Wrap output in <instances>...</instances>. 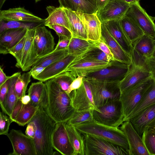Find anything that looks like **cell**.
Returning <instances> with one entry per match:
<instances>
[{"mask_svg": "<svg viewBox=\"0 0 155 155\" xmlns=\"http://www.w3.org/2000/svg\"><path fill=\"white\" fill-rule=\"evenodd\" d=\"M120 22L122 29L132 44L144 34L134 21L125 15L120 20Z\"/></svg>", "mask_w": 155, "mask_h": 155, "instance_id": "1f68e13d", "label": "cell"}, {"mask_svg": "<svg viewBox=\"0 0 155 155\" xmlns=\"http://www.w3.org/2000/svg\"><path fill=\"white\" fill-rule=\"evenodd\" d=\"M55 44L54 36L44 25L36 28L30 51L22 70L25 71L31 69L38 59L53 51Z\"/></svg>", "mask_w": 155, "mask_h": 155, "instance_id": "3957f363", "label": "cell"}, {"mask_svg": "<svg viewBox=\"0 0 155 155\" xmlns=\"http://www.w3.org/2000/svg\"><path fill=\"white\" fill-rule=\"evenodd\" d=\"M112 63V61H95L75 58L67 68L65 71L68 72L75 79L78 76H82L85 77L89 74L110 66Z\"/></svg>", "mask_w": 155, "mask_h": 155, "instance_id": "4fadbf2b", "label": "cell"}, {"mask_svg": "<svg viewBox=\"0 0 155 155\" xmlns=\"http://www.w3.org/2000/svg\"><path fill=\"white\" fill-rule=\"evenodd\" d=\"M12 75L1 86H0V104H2L4 102L8 91Z\"/></svg>", "mask_w": 155, "mask_h": 155, "instance_id": "c3c4849f", "label": "cell"}, {"mask_svg": "<svg viewBox=\"0 0 155 155\" xmlns=\"http://www.w3.org/2000/svg\"><path fill=\"white\" fill-rule=\"evenodd\" d=\"M65 122L57 123L52 136L54 148L63 155H73L74 150L70 143Z\"/></svg>", "mask_w": 155, "mask_h": 155, "instance_id": "2e32d148", "label": "cell"}, {"mask_svg": "<svg viewBox=\"0 0 155 155\" xmlns=\"http://www.w3.org/2000/svg\"><path fill=\"white\" fill-rule=\"evenodd\" d=\"M75 12L84 26L87 34V40L95 41L99 40L101 37L102 23L96 13L91 14Z\"/></svg>", "mask_w": 155, "mask_h": 155, "instance_id": "ffe728a7", "label": "cell"}, {"mask_svg": "<svg viewBox=\"0 0 155 155\" xmlns=\"http://www.w3.org/2000/svg\"><path fill=\"white\" fill-rule=\"evenodd\" d=\"M113 38L130 56L133 51L132 44L120 25V20H112L102 23Z\"/></svg>", "mask_w": 155, "mask_h": 155, "instance_id": "d6986e66", "label": "cell"}, {"mask_svg": "<svg viewBox=\"0 0 155 155\" xmlns=\"http://www.w3.org/2000/svg\"><path fill=\"white\" fill-rule=\"evenodd\" d=\"M75 127L83 135L89 134L105 139L122 147L129 152L127 137L119 127L110 126L94 120L84 123Z\"/></svg>", "mask_w": 155, "mask_h": 155, "instance_id": "277c9868", "label": "cell"}, {"mask_svg": "<svg viewBox=\"0 0 155 155\" xmlns=\"http://www.w3.org/2000/svg\"><path fill=\"white\" fill-rule=\"evenodd\" d=\"M94 120L93 110L90 109L75 111L72 117L67 124L74 126L86 122Z\"/></svg>", "mask_w": 155, "mask_h": 155, "instance_id": "ab89813d", "label": "cell"}, {"mask_svg": "<svg viewBox=\"0 0 155 155\" xmlns=\"http://www.w3.org/2000/svg\"><path fill=\"white\" fill-rule=\"evenodd\" d=\"M98 109L93 110L94 120L110 126L118 127L124 122L122 104L120 99L108 102Z\"/></svg>", "mask_w": 155, "mask_h": 155, "instance_id": "9c48e42d", "label": "cell"}, {"mask_svg": "<svg viewBox=\"0 0 155 155\" xmlns=\"http://www.w3.org/2000/svg\"><path fill=\"white\" fill-rule=\"evenodd\" d=\"M45 68L42 67H38L31 69V74L32 77L34 78L40 74Z\"/></svg>", "mask_w": 155, "mask_h": 155, "instance_id": "11a10c76", "label": "cell"}, {"mask_svg": "<svg viewBox=\"0 0 155 155\" xmlns=\"http://www.w3.org/2000/svg\"><path fill=\"white\" fill-rule=\"evenodd\" d=\"M0 20L44 24V19L35 15L24 8L18 7L0 10Z\"/></svg>", "mask_w": 155, "mask_h": 155, "instance_id": "44dd1931", "label": "cell"}, {"mask_svg": "<svg viewBox=\"0 0 155 155\" xmlns=\"http://www.w3.org/2000/svg\"><path fill=\"white\" fill-rule=\"evenodd\" d=\"M125 15L134 21L144 34L155 39V17L149 15L139 2L130 4Z\"/></svg>", "mask_w": 155, "mask_h": 155, "instance_id": "30bf717a", "label": "cell"}, {"mask_svg": "<svg viewBox=\"0 0 155 155\" xmlns=\"http://www.w3.org/2000/svg\"><path fill=\"white\" fill-rule=\"evenodd\" d=\"M28 30L24 28L11 29L0 33V54H9V50L21 39Z\"/></svg>", "mask_w": 155, "mask_h": 155, "instance_id": "cb8c5ba5", "label": "cell"}, {"mask_svg": "<svg viewBox=\"0 0 155 155\" xmlns=\"http://www.w3.org/2000/svg\"><path fill=\"white\" fill-rule=\"evenodd\" d=\"M141 136L146 130L155 127V104L142 110L129 120Z\"/></svg>", "mask_w": 155, "mask_h": 155, "instance_id": "e0dca14e", "label": "cell"}, {"mask_svg": "<svg viewBox=\"0 0 155 155\" xmlns=\"http://www.w3.org/2000/svg\"><path fill=\"white\" fill-rule=\"evenodd\" d=\"M6 0H0V8H2Z\"/></svg>", "mask_w": 155, "mask_h": 155, "instance_id": "94428289", "label": "cell"}, {"mask_svg": "<svg viewBox=\"0 0 155 155\" xmlns=\"http://www.w3.org/2000/svg\"><path fill=\"white\" fill-rule=\"evenodd\" d=\"M76 57L68 54L67 56L46 67L38 75L34 78L43 82L52 79L64 72Z\"/></svg>", "mask_w": 155, "mask_h": 155, "instance_id": "603a6c76", "label": "cell"}, {"mask_svg": "<svg viewBox=\"0 0 155 155\" xmlns=\"http://www.w3.org/2000/svg\"><path fill=\"white\" fill-rule=\"evenodd\" d=\"M52 79L56 83L63 91L66 92L75 79L68 72L65 71Z\"/></svg>", "mask_w": 155, "mask_h": 155, "instance_id": "7bdbcfd3", "label": "cell"}, {"mask_svg": "<svg viewBox=\"0 0 155 155\" xmlns=\"http://www.w3.org/2000/svg\"><path fill=\"white\" fill-rule=\"evenodd\" d=\"M31 120L35 124L33 139L36 155H52L54 152L51 139L57 122L41 107L38 109Z\"/></svg>", "mask_w": 155, "mask_h": 155, "instance_id": "7a4b0ae2", "label": "cell"}, {"mask_svg": "<svg viewBox=\"0 0 155 155\" xmlns=\"http://www.w3.org/2000/svg\"><path fill=\"white\" fill-rule=\"evenodd\" d=\"M54 30L59 37L62 39H71L72 36L71 31L61 25H51L48 26Z\"/></svg>", "mask_w": 155, "mask_h": 155, "instance_id": "ee69618b", "label": "cell"}, {"mask_svg": "<svg viewBox=\"0 0 155 155\" xmlns=\"http://www.w3.org/2000/svg\"><path fill=\"white\" fill-rule=\"evenodd\" d=\"M152 82L151 77L147 78L121 93L124 121L137 107Z\"/></svg>", "mask_w": 155, "mask_h": 155, "instance_id": "52a82bcc", "label": "cell"}, {"mask_svg": "<svg viewBox=\"0 0 155 155\" xmlns=\"http://www.w3.org/2000/svg\"><path fill=\"white\" fill-rule=\"evenodd\" d=\"M23 105L21 99H18L13 110L9 116L12 122H14L20 112Z\"/></svg>", "mask_w": 155, "mask_h": 155, "instance_id": "f907efd6", "label": "cell"}, {"mask_svg": "<svg viewBox=\"0 0 155 155\" xmlns=\"http://www.w3.org/2000/svg\"><path fill=\"white\" fill-rule=\"evenodd\" d=\"M84 135L85 155H129L126 149L111 141L89 134Z\"/></svg>", "mask_w": 155, "mask_h": 155, "instance_id": "ba28073f", "label": "cell"}, {"mask_svg": "<svg viewBox=\"0 0 155 155\" xmlns=\"http://www.w3.org/2000/svg\"><path fill=\"white\" fill-rule=\"evenodd\" d=\"M60 6L75 12L86 14L96 13L95 0H58Z\"/></svg>", "mask_w": 155, "mask_h": 155, "instance_id": "484cf974", "label": "cell"}, {"mask_svg": "<svg viewBox=\"0 0 155 155\" xmlns=\"http://www.w3.org/2000/svg\"><path fill=\"white\" fill-rule=\"evenodd\" d=\"M31 71L23 73L18 77L15 85V91L18 99L25 95L28 86L31 81Z\"/></svg>", "mask_w": 155, "mask_h": 155, "instance_id": "60d3db41", "label": "cell"}, {"mask_svg": "<svg viewBox=\"0 0 155 155\" xmlns=\"http://www.w3.org/2000/svg\"><path fill=\"white\" fill-rule=\"evenodd\" d=\"M21 100L23 104L26 105L29 104L31 101V98L28 94L25 95L21 98Z\"/></svg>", "mask_w": 155, "mask_h": 155, "instance_id": "680465c9", "label": "cell"}, {"mask_svg": "<svg viewBox=\"0 0 155 155\" xmlns=\"http://www.w3.org/2000/svg\"><path fill=\"white\" fill-rule=\"evenodd\" d=\"M42 25H45L44 23L0 20V33L9 29L24 28L31 29Z\"/></svg>", "mask_w": 155, "mask_h": 155, "instance_id": "74e56055", "label": "cell"}, {"mask_svg": "<svg viewBox=\"0 0 155 155\" xmlns=\"http://www.w3.org/2000/svg\"><path fill=\"white\" fill-rule=\"evenodd\" d=\"M39 107L33 105L30 102L27 104H23L14 122L22 126L28 124L35 116Z\"/></svg>", "mask_w": 155, "mask_h": 155, "instance_id": "d590c367", "label": "cell"}, {"mask_svg": "<svg viewBox=\"0 0 155 155\" xmlns=\"http://www.w3.org/2000/svg\"><path fill=\"white\" fill-rule=\"evenodd\" d=\"M154 129H155V127H154Z\"/></svg>", "mask_w": 155, "mask_h": 155, "instance_id": "e7e4bbea", "label": "cell"}, {"mask_svg": "<svg viewBox=\"0 0 155 155\" xmlns=\"http://www.w3.org/2000/svg\"><path fill=\"white\" fill-rule=\"evenodd\" d=\"M92 91L94 102L97 108L110 101L120 99V81L99 80L84 77Z\"/></svg>", "mask_w": 155, "mask_h": 155, "instance_id": "5b68a950", "label": "cell"}, {"mask_svg": "<svg viewBox=\"0 0 155 155\" xmlns=\"http://www.w3.org/2000/svg\"><path fill=\"white\" fill-rule=\"evenodd\" d=\"M21 74L20 72H17L12 75L5 100L3 104L0 105L2 111L9 116L11 114L18 99L15 91V85L18 77Z\"/></svg>", "mask_w": 155, "mask_h": 155, "instance_id": "4dcf8cb0", "label": "cell"}, {"mask_svg": "<svg viewBox=\"0 0 155 155\" xmlns=\"http://www.w3.org/2000/svg\"><path fill=\"white\" fill-rule=\"evenodd\" d=\"M13 147L9 155H36L33 139L24 134L21 130L12 129L6 135Z\"/></svg>", "mask_w": 155, "mask_h": 155, "instance_id": "7c38bea8", "label": "cell"}, {"mask_svg": "<svg viewBox=\"0 0 155 155\" xmlns=\"http://www.w3.org/2000/svg\"><path fill=\"white\" fill-rule=\"evenodd\" d=\"M48 14V17L44 19V25L48 26L51 25H58L63 26L70 31V28L66 14L63 8L48 6L46 8Z\"/></svg>", "mask_w": 155, "mask_h": 155, "instance_id": "4316f807", "label": "cell"}, {"mask_svg": "<svg viewBox=\"0 0 155 155\" xmlns=\"http://www.w3.org/2000/svg\"><path fill=\"white\" fill-rule=\"evenodd\" d=\"M97 11L103 8L110 0H95Z\"/></svg>", "mask_w": 155, "mask_h": 155, "instance_id": "6f0895ef", "label": "cell"}, {"mask_svg": "<svg viewBox=\"0 0 155 155\" xmlns=\"http://www.w3.org/2000/svg\"><path fill=\"white\" fill-rule=\"evenodd\" d=\"M11 76H7L4 73L2 67H0V86H1Z\"/></svg>", "mask_w": 155, "mask_h": 155, "instance_id": "9f6ffc18", "label": "cell"}, {"mask_svg": "<svg viewBox=\"0 0 155 155\" xmlns=\"http://www.w3.org/2000/svg\"><path fill=\"white\" fill-rule=\"evenodd\" d=\"M68 54L67 49L52 52L38 59L32 65L31 69L38 67H42L46 68L64 58Z\"/></svg>", "mask_w": 155, "mask_h": 155, "instance_id": "8d00e7d4", "label": "cell"}, {"mask_svg": "<svg viewBox=\"0 0 155 155\" xmlns=\"http://www.w3.org/2000/svg\"><path fill=\"white\" fill-rule=\"evenodd\" d=\"M75 59L106 62L111 61L104 53L94 45L84 53L77 57Z\"/></svg>", "mask_w": 155, "mask_h": 155, "instance_id": "f35d334b", "label": "cell"}, {"mask_svg": "<svg viewBox=\"0 0 155 155\" xmlns=\"http://www.w3.org/2000/svg\"><path fill=\"white\" fill-rule=\"evenodd\" d=\"M4 112L0 113V134L7 135L8 133L9 127L12 122L9 117Z\"/></svg>", "mask_w": 155, "mask_h": 155, "instance_id": "f6af8a7d", "label": "cell"}, {"mask_svg": "<svg viewBox=\"0 0 155 155\" xmlns=\"http://www.w3.org/2000/svg\"><path fill=\"white\" fill-rule=\"evenodd\" d=\"M130 4H132L139 2L140 0H121Z\"/></svg>", "mask_w": 155, "mask_h": 155, "instance_id": "91938a15", "label": "cell"}, {"mask_svg": "<svg viewBox=\"0 0 155 155\" xmlns=\"http://www.w3.org/2000/svg\"><path fill=\"white\" fill-rule=\"evenodd\" d=\"M36 131V127L34 122L31 120L28 124L25 130V134L34 139Z\"/></svg>", "mask_w": 155, "mask_h": 155, "instance_id": "db71d44e", "label": "cell"}, {"mask_svg": "<svg viewBox=\"0 0 155 155\" xmlns=\"http://www.w3.org/2000/svg\"><path fill=\"white\" fill-rule=\"evenodd\" d=\"M152 78V82L141 102L124 121L129 120L143 110L155 104V78Z\"/></svg>", "mask_w": 155, "mask_h": 155, "instance_id": "d6a6232c", "label": "cell"}, {"mask_svg": "<svg viewBox=\"0 0 155 155\" xmlns=\"http://www.w3.org/2000/svg\"><path fill=\"white\" fill-rule=\"evenodd\" d=\"M130 5L121 0H110L103 8L96 12L102 23L112 20H120L124 17Z\"/></svg>", "mask_w": 155, "mask_h": 155, "instance_id": "5bb4252c", "label": "cell"}, {"mask_svg": "<svg viewBox=\"0 0 155 155\" xmlns=\"http://www.w3.org/2000/svg\"><path fill=\"white\" fill-rule=\"evenodd\" d=\"M142 138L150 155H155V129L150 128L146 130Z\"/></svg>", "mask_w": 155, "mask_h": 155, "instance_id": "b9f144b4", "label": "cell"}, {"mask_svg": "<svg viewBox=\"0 0 155 155\" xmlns=\"http://www.w3.org/2000/svg\"><path fill=\"white\" fill-rule=\"evenodd\" d=\"M133 49L146 58L153 56L155 50V39L144 34L132 44Z\"/></svg>", "mask_w": 155, "mask_h": 155, "instance_id": "f1b7e54d", "label": "cell"}, {"mask_svg": "<svg viewBox=\"0 0 155 155\" xmlns=\"http://www.w3.org/2000/svg\"><path fill=\"white\" fill-rule=\"evenodd\" d=\"M145 62L151 74V77L155 78V57L152 56L145 58Z\"/></svg>", "mask_w": 155, "mask_h": 155, "instance_id": "816d5d0a", "label": "cell"}, {"mask_svg": "<svg viewBox=\"0 0 155 155\" xmlns=\"http://www.w3.org/2000/svg\"><path fill=\"white\" fill-rule=\"evenodd\" d=\"M45 84L48 99L45 111L57 123H67L76 111L72 105L70 96L52 79Z\"/></svg>", "mask_w": 155, "mask_h": 155, "instance_id": "6da1fadb", "label": "cell"}, {"mask_svg": "<svg viewBox=\"0 0 155 155\" xmlns=\"http://www.w3.org/2000/svg\"><path fill=\"white\" fill-rule=\"evenodd\" d=\"M36 2H39L40 1H41L42 0H34Z\"/></svg>", "mask_w": 155, "mask_h": 155, "instance_id": "6125c7cd", "label": "cell"}, {"mask_svg": "<svg viewBox=\"0 0 155 155\" xmlns=\"http://www.w3.org/2000/svg\"><path fill=\"white\" fill-rule=\"evenodd\" d=\"M153 56H154V57H155V50H154V53H153Z\"/></svg>", "mask_w": 155, "mask_h": 155, "instance_id": "be15d7a7", "label": "cell"}, {"mask_svg": "<svg viewBox=\"0 0 155 155\" xmlns=\"http://www.w3.org/2000/svg\"><path fill=\"white\" fill-rule=\"evenodd\" d=\"M128 66V65L122 63L117 65L112 64L110 66L89 74L85 77L99 80L120 81L124 77Z\"/></svg>", "mask_w": 155, "mask_h": 155, "instance_id": "ac0fdd59", "label": "cell"}, {"mask_svg": "<svg viewBox=\"0 0 155 155\" xmlns=\"http://www.w3.org/2000/svg\"><path fill=\"white\" fill-rule=\"evenodd\" d=\"M131 62L124 78L119 83L121 93L144 79L151 77L145 62V58L134 50L131 55Z\"/></svg>", "mask_w": 155, "mask_h": 155, "instance_id": "8992f818", "label": "cell"}, {"mask_svg": "<svg viewBox=\"0 0 155 155\" xmlns=\"http://www.w3.org/2000/svg\"><path fill=\"white\" fill-rule=\"evenodd\" d=\"M65 127L74 152L73 155H85L84 136L75 126L66 124Z\"/></svg>", "mask_w": 155, "mask_h": 155, "instance_id": "83f0119b", "label": "cell"}, {"mask_svg": "<svg viewBox=\"0 0 155 155\" xmlns=\"http://www.w3.org/2000/svg\"><path fill=\"white\" fill-rule=\"evenodd\" d=\"M84 77L82 76H79L77 77L73 81L68 89L65 92L70 95V93L72 91L79 88L83 83Z\"/></svg>", "mask_w": 155, "mask_h": 155, "instance_id": "681fc988", "label": "cell"}, {"mask_svg": "<svg viewBox=\"0 0 155 155\" xmlns=\"http://www.w3.org/2000/svg\"><path fill=\"white\" fill-rule=\"evenodd\" d=\"M101 37L103 39L113 54L115 60L114 62L128 65L130 64L131 61V56L123 50L102 23Z\"/></svg>", "mask_w": 155, "mask_h": 155, "instance_id": "7402d4cb", "label": "cell"}, {"mask_svg": "<svg viewBox=\"0 0 155 155\" xmlns=\"http://www.w3.org/2000/svg\"><path fill=\"white\" fill-rule=\"evenodd\" d=\"M35 28L28 30L26 34V38L24 46L20 53L15 58L16 61L15 66L18 68L21 69L26 60L34 38Z\"/></svg>", "mask_w": 155, "mask_h": 155, "instance_id": "e575fe53", "label": "cell"}, {"mask_svg": "<svg viewBox=\"0 0 155 155\" xmlns=\"http://www.w3.org/2000/svg\"><path fill=\"white\" fill-rule=\"evenodd\" d=\"M70 39H62L59 37L58 41L52 52H55L67 49L69 44Z\"/></svg>", "mask_w": 155, "mask_h": 155, "instance_id": "f5cc1de1", "label": "cell"}, {"mask_svg": "<svg viewBox=\"0 0 155 155\" xmlns=\"http://www.w3.org/2000/svg\"><path fill=\"white\" fill-rule=\"evenodd\" d=\"M94 46V45L92 41L72 37L67 50L68 54L77 57L84 53Z\"/></svg>", "mask_w": 155, "mask_h": 155, "instance_id": "836d02e7", "label": "cell"}, {"mask_svg": "<svg viewBox=\"0 0 155 155\" xmlns=\"http://www.w3.org/2000/svg\"><path fill=\"white\" fill-rule=\"evenodd\" d=\"M26 38L25 35L16 45L9 50V54L13 55L15 58L18 55L24 46Z\"/></svg>", "mask_w": 155, "mask_h": 155, "instance_id": "7dc6e473", "label": "cell"}, {"mask_svg": "<svg viewBox=\"0 0 155 155\" xmlns=\"http://www.w3.org/2000/svg\"><path fill=\"white\" fill-rule=\"evenodd\" d=\"M63 8L68 18L72 37L87 40L86 30L79 17L74 12Z\"/></svg>", "mask_w": 155, "mask_h": 155, "instance_id": "f546056e", "label": "cell"}, {"mask_svg": "<svg viewBox=\"0 0 155 155\" xmlns=\"http://www.w3.org/2000/svg\"><path fill=\"white\" fill-rule=\"evenodd\" d=\"M28 94L31 98L30 102L35 106L45 109L48 104V93L45 83L39 81L32 83L28 90Z\"/></svg>", "mask_w": 155, "mask_h": 155, "instance_id": "d4e9b609", "label": "cell"}, {"mask_svg": "<svg viewBox=\"0 0 155 155\" xmlns=\"http://www.w3.org/2000/svg\"><path fill=\"white\" fill-rule=\"evenodd\" d=\"M70 96L72 105L75 110L90 109L100 112L95 104L89 85L84 77L81 86L72 91Z\"/></svg>", "mask_w": 155, "mask_h": 155, "instance_id": "8fae6325", "label": "cell"}, {"mask_svg": "<svg viewBox=\"0 0 155 155\" xmlns=\"http://www.w3.org/2000/svg\"><path fill=\"white\" fill-rule=\"evenodd\" d=\"M92 42L94 46L98 48L104 53L111 61H115L113 54L102 37H101V38L97 41Z\"/></svg>", "mask_w": 155, "mask_h": 155, "instance_id": "bcb514c9", "label": "cell"}, {"mask_svg": "<svg viewBox=\"0 0 155 155\" xmlns=\"http://www.w3.org/2000/svg\"><path fill=\"white\" fill-rule=\"evenodd\" d=\"M124 133L129 145V155H150L141 137L129 120L119 127Z\"/></svg>", "mask_w": 155, "mask_h": 155, "instance_id": "9a60e30c", "label": "cell"}]
</instances>
